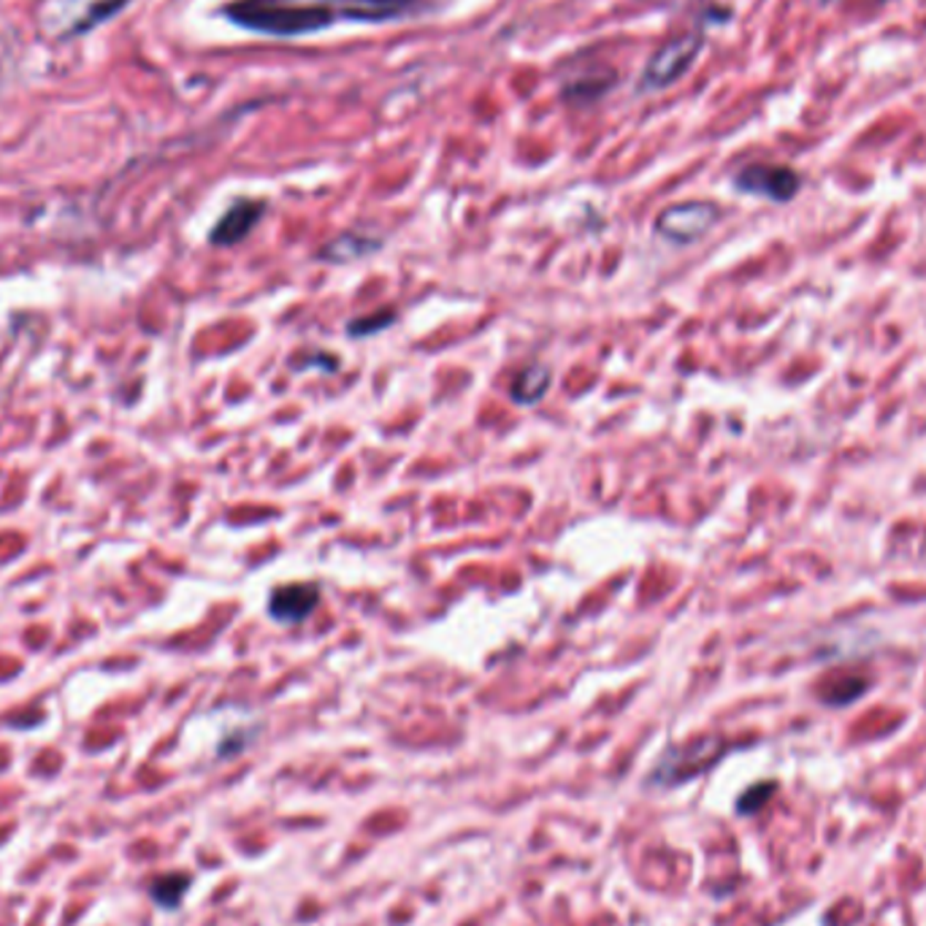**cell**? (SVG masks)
<instances>
[{
	"instance_id": "6da1fadb",
	"label": "cell",
	"mask_w": 926,
	"mask_h": 926,
	"mask_svg": "<svg viewBox=\"0 0 926 926\" xmlns=\"http://www.w3.org/2000/svg\"><path fill=\"white\" fill-rule=\"evenodd\" d=\"M423 3L426 0H236L225 6V17L253 33L296 39L336 22H390Z\"/></svg>"
},
{
	"instance_id": "7a4b0ae2",
	"label": "cell",
	"mask_w": 926,
	"mask_h": 926,
	"mask_svg": "<svg viewBox=\"0 0 926 926\" xmlns=\"http://www.w3.org/2000/svg\"><path fill=\"white\" fill-rule=\"evenodd\" d=\"M702 33H696V30L694 33H683L678 35V39L666 41V44L650 58L645 77H642L645 88H670L672 82H678V79L691 69L696 54L702 52Z\"/></svg>"
},
{
	"instance_id": "3957f363",
	"label": "cell",
	"mask_w": 926,
	"mask_h": 926,
	"mask_svg": "<svg viewBox=\"0 0 926 926\" xmlns=\"http://www.w3.org/2000/svg\"><path fill=\"white\" fill-rule=\"evenodd\" d=\"M715 220H719V206L708 201H685L664 208L655 220V231L674 244H691L713 228Z\"/></svg>"
},
{
	"instance_id": "277c9868",
	"label": "cell",
	"mask_w": 926,
	"mask_h": 926,
	"mask_svg": "<svg viewBox=\"0 0 926 926\" xmlns=\"http://www.w3.org/2000/svg\"><path fill=\"white\" fill-rule=\"evenodd\" d=\"M734 185L742 193L762 195V199L777 201V204H786V201L794 199L800 193V176L794 171L786 169V165H747L737 174Z\"/></svg>"
},
{
	"instance_id": "5b68a950",
	"label": "cell",
	"mask_w": 926,
	"mask_h": 926,
	"mask_svg": "<svg viewBox=\"0 0 926 926\" xmlns=\"http://www.w3.org/2000/svg\"><path fill=\"white\" fill-rule=\"evenodd\" d=\"M320 604V588L315 582H291L279 586L268 599V615L277 623L296 625L304 623Z\"/></svg>"
},
{
	"instance_id": "8992f818",
	"label": "cell",
	"mask_w": 926,
	"mask_h": 926,
	"mask_svg": "<svg viewBox=\"0 0 926 926\" xmlns=\"http://www.w3.org/2000/svg\"><path fill=\"white\" fill-rule=\"evenodd\" d=\"M721 751L723 742L715 737L691 742V745L666 753L664 762L655 770V775H659L661 781H664V777L666 781H670V777L672 781H685V777L696 775L699 770H708V766L721 756Z\"/></svg>"
},
{
	"instance_id": "52a82bcc",
	"label": "cell",
	"mask_w": 926,
	"mask_h": 926,
	"mask_svg": "<svg viewBox=\"0 0 926 926\" xmlns=\"http://www.w3.org/2000/svg\"><path fill=\"white\" fill-rule=\"evenodd\" d=\"M263 214H266V204H263V201H236V204L217 220L208 242L217 244V247H233V244H238L242 238H247L250 233H253Z\"/></svg>"
},
{
	"instance_id": "ba28073f",
	"label": "cell",
	"mask_w": 926,
	"mask_h": 926,
	"mask_svg": "<svg viewBox=\"0 0 926 926\" xmlns=\"http://www.w3.org/2000/svg\"><path fill=\"white\" fill-rule=\"evenodd\" d=\"M379 238L366 236V233H342L339 238L328 242L320 250V261L328 263H353L360 261V257L377 253Z\"/></svg>"
},
{
	"instance_id": "9c48e42d",
	"label": "cell",
	"mask_w": 926,
	"mask_h": 926,
	"mask_svg": "<svg viewBox=\"0 0 926 926\" xmlns=\"http://www.w3.org/2000/svg\"><path fill=\"white\" fill-rule=\"evenodd\" d=\"M550 383H553V374L545 364H531L526 366L523 372L515 377L510 394L515 404H537L542 401V396L548 394Z\"/></svg>"
},
{
	"instance_id": "30bf717a",
	"label": "cell",
	"mask_w": 926,
	"mask_h": 926,
	"mask_svg": "<svg viewBox=\"0 0 926 926\" xmlns=\"http://www.w3.org/2000/svg\"><path fill=\"white\" fill-rule=\"evenodd\" d=\"M612 79L615 77H612L610 71H593L586 73V77L569 79V82L563 84V95L574 103H591L612 88Z\"/></svg>"
},
{
	"instance_id": "8fae6325",
	"label": "cell",
	"mask_w": 926,
	"mask_h": 926,
	"mask_svg": "<svg viewBox=\"0 0 926 926\" xmlns=\"http://www.w3.org/2000/svg\"><path fill=\"white\" fill-rule=\"evenodd\" d=\"M187 886H190L187 875H182V873L163 875V878H157L155 883H152V899L163 907H176L182 903V897H185Z\"/></svg>"
},
{
	"instance_id": "7c38bea8",
	"label": "cell",
	"mask_w": 926,
	"mask_h": 926,
	"mask_svg": "<svg viewBox=\"0 0 926 926\" xmlns=\"http://www.w3.org/2000/svg\"><path fill=\"white\" fill-rule=\"evenodd\" d=\"M394 323H396V312L394 309H379V312H374V315L355 317V320H349L347 323V334L364 339V336H372V334H377V330H385L388 325H394Z\"/></svg>"
}]
</instances>
